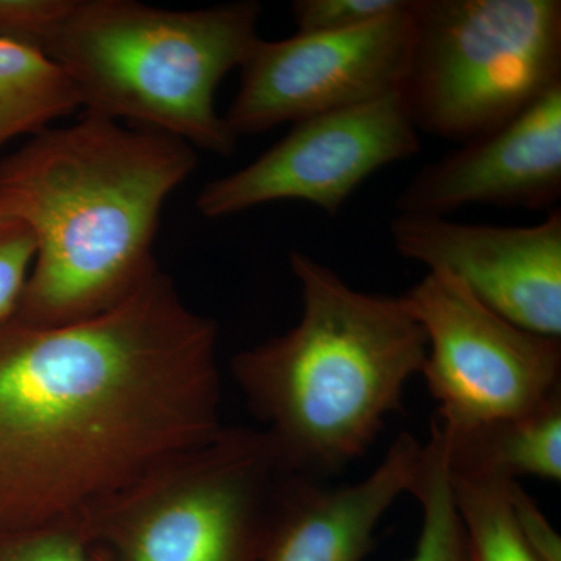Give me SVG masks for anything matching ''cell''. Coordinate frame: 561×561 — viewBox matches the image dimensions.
I'll use <instances>...</instances> for the list:
<instances>
[{"mask_svg": "<svg viewBox=\"0 0 561 561\" xmlns=\"http://www.w3.org/2000/svg\"><path fill=\"white\" fill-rule=\"evenodd\" d=\"M80 108L65 72L44 51L0 39V149Z\"/></svg>", "mask_w": 561, "mask_h": 561, "instance_id": "obj_14", "label": "cell"}, {"mask_svg": "<svg viewBox=\"0 0 561 561\" xmlns=\"http://www.w3.org/2000/svg\"><path fill=\"white\" fill-rule=\"evenodd\" d=\"M261 11L256 0L195 10L72 0L44 54L84 113L228 158L238 138L217 113L216 92L261 39Z\"/></svg>", "mask_w": 561, "mask_h": 561, "instance_id": "obj_4", "label": "cell"}, {"mask_svg": "<svg viewBox=\"0 0 561 561\" xmlns=\"http://www.w3.org/2000/svg\"><path fill=\"white\" fill-rule=\"evenodd\" d=\"M301 316L236 354L231 375L289 474L324 482L367 453L426 359V335L400 297L353 289L291 250Z\"/></svg>", "mask_w": 561, "mask_h": 561, "instance_id": "obj_3", "label": "cell"}, {"mask_svg": "<svg viewBox=\"0 0 561 561\" xmlns=\"http://www.w3.org/2000/svg\"><path fill=\"white\" fill-rule=\"evenodd\" d=\"M449 482L468 561H538L516 529L508 497L511 481L449 472Z\"/></svg>", "mask_w": 561, "mask_h": 561, "instance_id": "obj_15", "label": "cell"}, {"mask_svg": "<svg viewBox=\"0 0 561 561\" xmlns=\"http://www.w3.org/2000/svg\"><path fill=\"white\" fill-rule=\"evenodd\" d=\"M423 445L401 432L381 463L351 485L287 474L280 482L261 561H364L382 516L411 493Z\"/></svg>", "mask_w": 561, "mask_h": 561, "instance_id": "obj_12", "label": "cell"}, {"mask_svg": "<svg viewBox=\"0 0 561 561\" xmlns=\"http://www.w3.org/2000/svg\"><path fill=\"white\" fill-rule=\"evenodd\" d=\"M390 238L404 260L446 272L491 311L561 339V210L531 227L397 214Z\"/></svg>", "mask_w": 561, "mask_h": 561, "instance_id": "obj_10", "label": "cell"}, {"mask_svg": "<svg viewBox=\"0 0 561 561\" xmlns=\"http://www.w3.org/2000/svg\"><path fill=\"white\" fill-rule=\"evenodd\" d=\"M508 497L516 529L538 561H561L560 535L518 481L508 483Z\"/></svg>", "mask_w": 561, "mask_h": 561, "instance_id": "obj_21", "label": "cell"}, {"mask_svg": "<svg viewBox=\"0 0 561 561\" xmlns=\"http://www.w3.org/2000/svg\"><path fill=\"white\" fill-rule=\"evenodd\" d=\"M0 561H90L79 526L0 530Z\"/></svg>", "mask_w": 561, "mask_h": 561, "instance_id": "obj_18", "label": "cell"}, {"mask_svg": "<svg viewBox=\"0 0 561 561\" xmlns=\"http://www.w3.org/2000/svg\"><path fill=\"white\" fill-rule=\"evenodd\" d=\"M421 151L400 95L297 122L245 168L209 181L198 213L224 219L273 202H305L337 216L376 172Z\"/></svg>", "mask_w": 561, "mask_h": 561, "instance_id": "obj_9", "label": "cell"}, {"mask_svg": "<svg viewBox=\"0 0 561 561\" xmlns=\"http://www.w3.org/2000/svg\"><path fill=\"white\" fill-rule=\"evenodd\" d=\"M400 300L426 335L421 375L443 434L526 415L561 393V339L491 311L449 273L427 272Z\"/></svg>", "mask_w": 561, "mask_h": 561, "instance_id": "obj_7", "label": "cell"}, {"mask_svg": "<svg viewBox=\"0 0 561 561\" xmlns=\"http://www.w3.org/2000/svg\"><path fill=\"white\" fill-rule=\"evenodd\" d=\"M440 434L449 472L561 481V393L516 419L461 435Z\"/></svg>", "mask_w": 561, "mask_h": 561, "instance_id": "obj_13", "label": "cell"}, {"mask_svg": "<svg viewBox=\"0 0 561 561\" xmlns=\"http://www.w3.org/2000/svg\"><path fill=\"white\" fill-rule=\"evenodd\" d=\"M561 198V87L497 130L424 165L393 208L446 217L472 205L557 209Z\"/></svg>", "mask_w": 561, "mask_h": 561, "instance_id": "obj_11", "label": "cell"}, {"mask_svg": "<svg viewBox=\"0 0 561 561\" xmlns=\"http://www.w3.org/2000/svg\"><path fill=\"white\" fill-rule=\"evenodd\" d=\"M402 106L463 146L561 87L560 0H412Z\"/></svg>", "mask_w": 561, "mask_h": 561, "instance_id": "obj_5", "label": "cell"}, {"mask_svg": "<svg viewBox=\"0 0 561 561\" xmlns=\"http://www.w3.org/2000/svg\"><path fill=\"white\" fill-rule=\"evenodd\" d=\"M197 168L184 140L84 113L0 161V214L32 231L36 256L16 319L57 327L130 298L158 271L161 210Z\"/></svg>", "mask_w": 561, "mask_h": 561, "instance_id": "obj_2", "label": "cell"}, {"mask_svg": "<svg viewBox=\"0 0 561 561\" xmlns=\"http://www.w3.org/2000/svg\"><path fill=\"white\" fill-rule=\"evenodd\" d=\"M412 38V0L356 31L261 38L239 68L241 84L225 121L239 139L397 94Z\"/></svg>", "mask_w": 561, "mask_h": 561, "instance_id": "obj_8", "label": "cell"}, {"mask_svg": "<svg viewBox=\"0 0 561 561\" xmlns=\"http://www.w3.org/2000/svg\"><path fill=\"white\" fill-rule=\"evenodd\" d=\"M267 434L227 427L80 524L90 561H261L280 482Z\"/></svg>", "mask_w": 561, "mask_h": 561, "instance_id": "obj_6", "label": "cell"}, {"mask_svg": "<svg viewBox=\"0 0 561 561\" xmlns=\"http://www.w3.org/2000/svg\"><path fill=\"white\" fill-rule=\"evenodd\" d=\"M219 327L158 271L116 308L0 323V530L80 526L221 430Z\"/></svg>", "mask_w": 561, "mask_h": 561, "instance_id": "obj_1", "label": "cell"}, {"mask_svg": "<svg viewBox=\"0 0 561 561\" xmlns=\"http://www.w3.org/2000/svg\"><path fill=\"white\" fill-rule=\"evenodd\" d=\"M411 494L420 502L423 523L415 551L405 561H468L463 527L453 500L440 434L432 426Z\"/></svg>", "mask_w": 561, "mask_h": 561, "instance_id": "obj_16", "label": "cell"}, {"mask_svg": "<svg viewBox=\"0 0 561 561\" xmlns=\"http://www.w3.org/2000/svg\"><path fill=\"white\" fill-rule=\"evenodd\" d=\"M411 0H294L291 20L298 33L356 31L400 13Z\"/></svg>", "mask_w": 561, "mask_h": 561, "instance_id": "obj_17", "label": "cell"}, {"mask_svg": "<svg viewBox=\"0 0 561 561\" xmlns=\"http://www.w3.org/2000/svg\"><path fill=\"white\" fill-rule=\"evenodd\" d=\"M70 5L72 0H0V39L44 51Z\"/></svg>", "mask_w": 561, "mask_h": 561, "instance_id": "obj_20", "label": "cell"}, {"mask_svg": "<svg viewBox=\"0 0 561 561\" xmlns=\"http://www.w3.org/2000/svg\"><path fill=\"white\" fill-rule=\"evenodd\" d=\"M35 256L32 231L0 214V323L16 316Z\"/></svg>", "mask_w": 561, "mask_h": 561, "instance_id": "obj_19", "label": "cell"}]
</instances>
